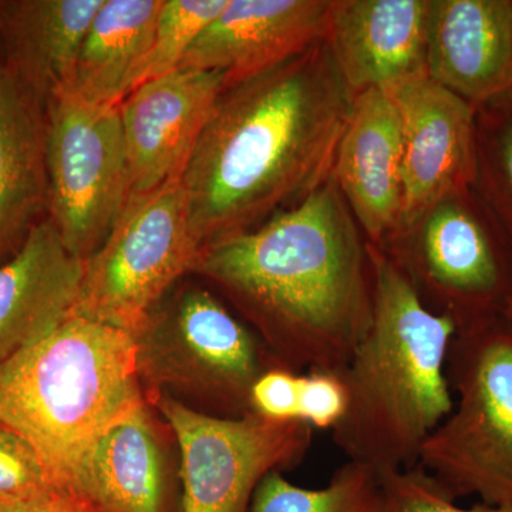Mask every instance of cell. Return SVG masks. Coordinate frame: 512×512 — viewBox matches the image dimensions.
<instances>
[{
    "label": "cell",
    "mask_w": 512,
    "mask_h": 512,
    "mask_svg": "<svg viewBox=\"0 0 512 512\" xmlns=\"http://www.w3.org/2000/svg\"><path fill=\"white\" fill-rule=\"evenodd\" d=\"M403 133L404 228L448 200L471 180L474 171L473 104L430 77L390 90Z\"/></svg>",
    "instance_id": "12"
},
{
    "label": "cell",
    "mask_w": 512,
    "mask_h": 512,
    "mask_svg": "<svg viewBox=\"0 0 512 512\" xmlns=\"http://www.w3.org/2000/svg\"><path fill=\"white\" fill-rule=\"evenodd\" d=\"M104 0L0 2V57L43 103L63 92Z\"/></svg>",
    "instance_id": "19"
},
{
    "label": "cell",
    "mask_w": 512,
    "mask_h": 512,
    "mask_svg": "<svg viewBox=\"0 0 512 512\" xmlns=\"http://www.w3.org/2000/svg\"><path fill=\"white\" fill-rule=\"evenodd\" d=\"M431 0H332L326 43L350 92L427 76Z\"/></svg>",
    "instance_id": "13"
},
{
    "label": "cell",
    "mask_w": 512,
    "mask_h": 512,
    "mask_svg": "<svg viewBox=\"0 0 512 512\" xmlns=\"http://www.w3.org/2000/svg\"><path fill=\"white\" fill-rule=\"evenodd\" d=\"M424 222L412 258L396 262L419 295L426 291L437 303L434 312L457 330L512 315L510 269L471 212L448 198Z\"/></svg>",
    "instance_id": "10"
},
{
    "label": "cell",
    "mask_w": 512,
    "mask_h": 512,
    "mask_svg": "<svg viewBox=\"0 0 512 512\" xmlns=\"http://www.w3.org/2000/svg\"><path fill=\"white\" fill-rule=\"evenodd\" d=\"M348 407V394L338 372L309 370L299 376L298 420L313 430H333Z\"/></svg>",
    "instance_id": "26"
},
{
    "label": "cell",
    "mask_w": 512,
    "mask_h": 512,
    "mask_svg": "<svg viewBox=\"0 0 512 512\" xmlns=\"http://www.w3.org/2000/svg\"><path fill=\"white\" fill-rule=\"evenodd\" d=\"M252 512H387L382 478L372 468L346 461L325 487L302 488L269 473L256 488Z\"/></svg>",
    "instance_id": "22"
},
{
    "label": "cell",
    "mask_w": 512,
    "mask_h": 512,
    "mask_svg": "<svg viewBox=\"0 0 512 512\" xmlns=\"http://www.w3.org/2000/svg\"><path fill=\"white\" fill-rule=\"evenodd\" d=\"M353 100L325 39L228 84L181 175L202 251L325 183Z\"/></svg>",
    "instance_id": "1"
},
{
    "label": "cell",
    "mask_w": 512,
    "mask_h": 512,
    "mask_svg": "<svg viewBox=\"0 0 512 512\" xmlns=\"http://www.w3.org/2000/svg\"><path fill=\"white\" fill-rule=\"evenodd\" d=\"M18 512H104L82 491L66 490L46 503Z\"/></svg>",
    "instance_id": "28"
},
{
    "label": "cell",
    "mask_w": 512,
    "mask_h": 512,
    "mask_svg": "<svg viewBox=\"0 0 512 512\" xmlns=\"http://www.w3.org/2000/svg\"><path fill=\"white\" fill-rule=\"evenodd\" d=\"M382 478L387 512H512L508 505L476 504L458 507L456 501L419 467L394 471Z\"/></svg>",
    "instance_id": "25"
},
{
    "label": "cell",
    "mask_w": 512,
    "mask_h": 512,
    "mask_svg": "<svg viewBox=\"0 0 512 512\" xmlns=\"http://www.w3.org/2000/svg\"><path fill=\"white\" fill-rule=\"evenodd\" d=\"M198 274L258 329L275 366L340 372L365 335L373 262L333 174L266 224L202 251Z\"/></svg>",
    "instance_id": "2"
},
{
    "label": "cell",
    "mask_w": 512,
    "mask_h": 512,
    "mask_svg": "<svg viewBox=\"0 0 512 512\" xmlns=\"http://www.w3.org/2000/svg\"><path fill=\"white\" fill-rule=\"evenodd\" d=\"M500 156L505 178H507V183L510 185L512 192V119L508 121L503 134H501Z\"/></svg>",
    "instance_id": "29"
},
{
    "label": "cell",
    "mask_w": 512,
    "mask_h": 512,
    "mask_svg": "<svg viewBox=\"0 0 512 512\" xmlns=\"http://www.w3.org/2000/svg\"><path fill=\"white\" fill-rule=\"evenodd\" d=\"M77 488L104 512H163V450L147 403L97 440Z\"/></svg>",
    "instance_id": "20"
},
{
    "label": "cell",
    "mask_w": 512,
    "mask_h": 512,
    "mask_svg": "<svg viewBox=\"0 0 512 512\" xmlns=\"http://www.w3.org/2000/svg\"><path fill=\"white\" fill-rule=\"evenodd\" d=\"M447 377L457 399L417 467L451 500L512 507V315L457 330Z\"/></svg>",
    "instance_id": "5"
},
{
    "label": "cell",
    "mask_w": 512,
    "mask_h": 512,
    "mask_svg": "<svg viewBox=\"0 0 512 512\" xmlns=\"http://www.w3.org/2000/svg\"><path fill=\"white\" fill-rule=\"evenodd\" d=\"M227 3L228 0H164L150 49L130 92L148 80L178 69L202 30L220 15Z\"/></svg>",
    "instance_id": "23"
},
{
    "label": "cell",
    "mask_w": 512,
    "mask_h": 512,
    "mask_svg": "<svg viewBox=\"0 0 512 512\" xmlns=\"http://www.w3.org/2000/svg\"><path fill=\"white\" fill-rule=\"evenodd\" d=\"M370 255L372 319L339 372L348 407L332 439L348 461L383 477L416 467L453 410L447 357L457 326L426 306L392 256L376 247Z\"/></svg>",
    "instance_id": "3"
},
{
    "label": "cell",
    "mask_w": 512,
    "mask_h": 512,
    "mask_svg": "<svg viewBox=\"0 0 512 512\" xmlns=\"http://www.w3.org/2000/svg\"><path fill=\"white\" fill-rule=\"evenodd\" d=\"M46 104L0 57V259L47 210Z\"/></svg>",
    "instance_id": "18"
},
{
    "label": "cell",
    "mask_w": 512,
    "mask_h": 512,
    "mask_svg": "<svg viewBox=\"0 0 512 512\" xmlns=\"http://www.w3.org/2000/svg\"><path fill=\"white\" fill-rule=\"evenodd\" d=\"M332 0H228L180 67L217 70L228 84L301 55L325 39Z\"/></svg>",
    "instance_id": "14"
},
{
    "label": "cell",
    "mask_w": 512,
    "mask_h": 512,
    "mask_svg": "<svg viewBox=\"0 0 512 512\" xmlns=\"http://www.w3.org/2000/svg\"><path fill=\"white\" fill-rule=\"evenodd\" d=\"M227 86L225 73L178 67L120 101L131 194L180 180Z\"/></svg>",
    "instance_id": "11"
},
{
    "label": "cell",
    "mask_w": 512,
    "mask_h": 512,
    "mask_svg": "<svg viewBox=\"0 0 512 512\" xmlns=\"http://www.w3.org/2000/svg\"><path fill=\"white\" fill-rule=\"evenodd\" d=\"M427 77L468 103L512 89V0H431Z\"/></svg>",
    "instance_id": "16"
},
{
    "label": "cell",
    "mask_w": 512,
    "mask_h": 512,
    "mask_svg": "<svg viewBox=\"0 0 512 512\" xmlns=\"http://www.w3.org/2000/svg\"><path fill=\"white\" fill-rule=\"evenodd\" d=\"M163 5L164 0H104L60 93L117 106L130 93Z\"/></svg>",
    "instance_id": "21"
},
{
    "label": "cell",
    "mask_w": 512,
    "mask_h": 512,
    "mask_svg": "<svg viewBox=\"0 0 512 512\" xmlns=\"http://www.w3.org/2000/svg\"><path fill=\"white\" fill-rule=\"evenodd\" d=\"M333 177L373 242L402 224V117L392 93L370 89L356 94Z\"/></svg>",
    "instance_id": "15"
},
{
    "label": "cell",
    "mask_w": 512,
    "mask_h": 512,
    "mask_svg": "<svg viewBox=\"0 0 512 512\" xmlns=\"http://www.w3.org/2000/svg\"><path fill=\"white\" fill-rule=\"evenodd\" d=\"M144 403L136 338L74 313L0 365V426L28 441L66 490L80 491L94 444Z\"/></svg>",
    "instance_id": "4"
},
{
    "label": "cell",
    "mask_w": 512,
    "mask_h": 512,
    "mask_svg": "<svg viewBox=\"0 0 512 512\" xmlns=\"http://www.w3.org/2000/svg\"><path fill=\"white\" fill-rule=\"evenodd\" d=\"M134 338L147 400L165 389L191 393L215 416L251 413L252 386L275 366L258 333L198 286L168 293Z\"/></svg>",
    "instance_id": "6"
},
{
    "label": "cell",
    "mask_w": 512,
    "mask_h": 512,
    "mask_svg": "<svg viewBox=\"0 0 512 512\" xmlns=\"http://www.w3.org/2000/svg\"><path fill=\"white\" fill-rule=\"evenodd\" d=\"M66 491L50 476L42 458L15 431L0 426V512H18Z\"/></svg>",
    "instance_id": "24"
},
{
    "label": "cell",
    "mask_w": 512,
    "mask_h": 512,
    "mask_svg": "<svg viewBox=\"0 0 512 512\" xmlns=\"http://www.w3.org/2000/svg\"><path fill=\"white\" fill-rule=\"evenodd\" d=\"M299 376L286 367L266 369L252 386L251 413L276 423L298 420Z\"/></svg>",
    "instance_id": "27"
},
{
    "label": "cell",
    "mask_w": 512,
    "mask_h": 512,
    "mask_svg": "<svg viewBox=\"0 0 512 512\" xmlns=\"http://www.w3.org/2000/svg\"><path fill=\"white\" fill-rule=\"evenodd\" d=\"M151 403L180 447L183 512H247L259 483L301 463L311 448L313 429L303 421L215 416L164 392Z\"/></svg>",
    "instance_id": "9"
},
{
    "label": "cell",
    "mask_w": 512,
    "mask_h": 512,
    "mask_svg": "<svg viewBox=\"0 0 512 512\" xmlns=\"http://www.w3.org/2000/svg\"><path fill=\"white\" fill-rule=\"evenodd\" d=\"M47 211L67 249L86 261L131 195L119 104L59 93L46 104Z\"/></svg>",
    "instance_id": "8"
},
{
    "label": "cell",
    "mask_w": 512,
    "mask_h": 512,
    "mask_svg": "<svg viewBox=\"0 0 512 512\" xmlns=\"http://www.w3.org/2000/svg\"><path fill=\"white\" fill-rule=\"evenodd\" d=\"M201 254L181 178L131 194L109 237L84 261L72 313L136 336Z\"/></svg>",
    "instance_id": "7"
},
{
    "label": "cell",
    "mask_w": 512,
    "mask_h": 512,
    "mask_svg": "<svg viewBox=\"0 0 512 512\" xmlns=\"http://www.w3.org/2000/svg\"><path fill=\"white\" fill-rule=\"evenodd\" d=\"M83 274V259L67 249L49 218L33 225L0 265V365L72 315Z\"/></svg>",
    "instance_id": "17"
}]
</instances>
